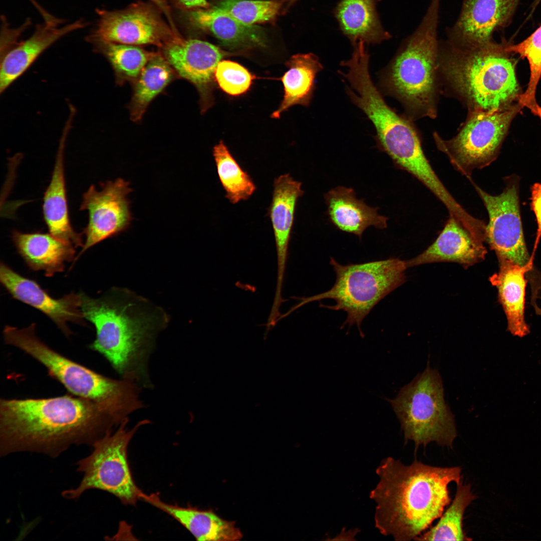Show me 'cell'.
Returning a JSON list of instances; mask_svg holds the SVG:
<instances>
[{
    "label": "cell",
    "mask_w": 541,
    "mask_h": 541,
    "mask_svg": "<svg viewBox=\"0 0 541 541\" xmlns=\"http://www.w3.org/2000/svg\"><path fill=\"white\" fill-rule=\"evenodd\" d=\"M116 425L99 405L73 394L0 400V453L57 457L73 445H93Z\"/></svg>",
    "instance_id": "obj_1"
},
{
    "label": "cell",
    "mask_w": 541,
    "mask_h": 541,
    "mask_svg": "<svg viewBox=\"0 0 541 541\" xmlns=\"http://www.w3.org/2000/svg\"><path fill=\"white\" fill-rule=\"evenodd\" d=\"M379 481L370 497L376 503L375 527L396 540H415L450 503L448 485L462 481L459 466L409 465L388 457L376 469Z\"/></svg>",
    "instance_id": "obj_2"
},
{
    "label": "cell",
    "mask_w": 541,
    "mask_h": 541,
    "mask_svg": "<svg viewBox=\"0 0 541 541\" xmlns=\"http://www.w3.org/2000/svg\"><path fill=\"white\" fill-rule=\"evenodd\" d=\"M118 293L96 299L79 293L83 317L96 329L89 347L103 355L122 378L149 387L148 362L158 330L156 312L140 309L138 303L124 301Z\"/></svg>",
    "instance_id": "obj_3"
},
{
    "label": "cell",
    "mask_w": 541,
    "mask_h": 541,
    "mask_svg": "<svg viewBox=\"0 0 541 541\" xmlns=\"http://www.w3.org/2000/svg\"><path fill=\"white\" fill-rule=\"evenodd\" d=\"M510 53L506 45L493 41L473 48L448 42L439 55V64L470 112L499 111L515 103L521 94Z\"/></svg>",
    "instance_id": "obj_4"
},
{
    "label": "cell",
    "mask_w": 541,
    "mask_h": 541,
    "mask_svg": "<svg viewBox=\"0 0 541 541\" xmlns=\"http://www.w3.org/2000/svg\"><path fill=\"white\" fill-rule=\"evenodd\" d=\"M3 338L6 344L21 350L43 365L49 375L71 394L99 405L117 425L144 407L138 384L105 376L62 355L37 336L35 323L21 329L6 326Z\"/></svg>",
    "instance_id": "obj_5"
},
{
    "label": "cell",
    "mask_w": 541,
    "mask_h": 541,
    "mask_svg": "<svg viewBox=\"0 0 541 541\" xmlns=\"http://www.w3.org/2000/svg\"><path fill=\"white\" fill-rule=\"evenodd\" d=\"M440 0H431L421 23L381 74L382 87L410 111L436 116L437 27Z\"/></svg>",
    "instance_id": "obj_6"
},
{
    "label": "cell",
    "mask_w": 541,
    "mask_h": 541,
    "mask_svg": "<svg viewBox=\"0 0 541 541\" xmlns=\"http://www.w3.org/2000/svg\"><path fill=\"white\" fill-rule=\"evenodd\" d=\"M330 264L336 277L333 286L324 293L298 298L299 302L282 315V318L310 302L332 299L336 302L335 305L320 307L345 312L347 318L341 328L346 325L349 328L356 325L363 337L362 321L375 306L404 283L405 272L408 268L407 261L389 258L343 265L331 257Z\"/></svg>",
    "instance_id": "obj_7"
},
{
    "label": "cell",
    "mask_w": 541,
    "mask_h": 541,
    "mask_svg": "<svg viewBox=\"0 0 541 541\" xmlns=\"http://www.w3.org/2000/svg\"><path fill=\"white\" fill-rule=\"evenodd\" d=\"M386 399L400 423L405 441H413L416 449L431 442L452 448L457 435L454 416L445 402L441 377L429 361L395 398Z\"/></svg>",
    "instance_id": "obj_8"
},
{
    "label": "cell",
    "mask_w": 541,
    "mask_h": 541,
    "mask_svg": "<svg viewBox=\"0 0 541 541\" xmlns=\"http://www.w3.org/2000/svg\"><path fill=\"white\" fill-rule=\"evenodd\" d=\"M129 419L125 420L114 433L109 432L97 441L92 453L78 462L82 479L76 487L64 491V497L76 499L88 490L96 489L113 494L125 504L135 505L140 499L143 492L131 475L127 448L138 428L150 421H140L131 429L126 428Z\"/></svg>",
    "instance_id": "obj_9"
},
{
    "label": "cell",
    "mask_w": 541,
    "mask_h": 541,
    "mask_svg": "<svg viewBox=\"0 0 541 541\" xmlns=\"http://www.w3.org/2000/svg\"><path fill=\"white\" fill-rule=\"evenodd\" d=\"M521 108L517 102L501 110L470 112L465 124L452 139L443 140L434 134L437 147L457 170L470 179L475 169H482L496 159L510 123Z\"/></svg>",
    "instance_id": "obj_10"
},
{
    "label": "cell",
    "mask_w": 541,
    "mask_h": 541,
    "mask_svg": "<svg viewBox=\"0 0 541 541\" xmlns=\"http://www.w3.org/2000/svg\"><path fill=\"white\" fill-rule=\"evenodd\" d=\"M499 195H490L475 184L474 187L484 203L489 217L485 240L498 258L509 260L531 270L532 260L527 250L519 210L518 180L516 177L506 180Z\"/></svg>",
    "instance_id": "obj_11"
},
{
    "label": "cell",
    "mask_w": 541,
    "mask_h": 541,
    "mask_svg": "<svg viewBox=\"0 0 541 541\" xmlns=\"http://www.w3.org/2000/svg\"><path fill=\"white\" fill-rule=\"evenodd\" d=\"M98 18L91 35L111 42L160 49L177 35L153 4L138 1L121 10L96 9Z\"/></svg>",
    "instance_id": "obj_12"
},
{
    "label": "cell",
    "mask_w": 541,
    "mask_h": 541,
    "mask_svg": "<svg viewBox=\"0 0 541 541\" xmlns=\"http://www.w3.org/2000/svg\"><path fill=\"white\" fill-rule=\"evenodd\" d=\"M101 190L91 185L83 194L80 210H87L88 222L82 249L75 261L90 247L128 228L132 219L128 198L129 183L119 178L101 184Z\"/></svg>",
    "instance_id": "obj_13"
},
{
    "label": "cell",
    "mask_w": 541,
    "mask_h": 541,
    "mask_svg": "<svg viewBox=\"0 0 541 541\" xmlns=\"http://www.w3.org/2000/svg\"><path fill=\"white\" fill-rule=\"evenodd\" d=\"M161 52L179 76L195 86L200 97L201 112H206L213 104L215 69L229 54L209 42L182 37L165 44Z\"/></svg>",
    "instance_id": "obj_14"
},
{
    "label": "cell",
    "mask_w": 541,
    "mask_h": 541,
    "mask_svg": "<svg viewBox=\"0 0 541 541\" xmlns=\"http://www.w3.org/2000/svg\"><path fill=\"white\" fill-rule=\"evenodd\" d=\"M519 0H463L460 15L447 31L448 43L473 48L492 40L494 31L506 24Z\"/></svg>",
    "instance_id": "obj_15"
},
{
    "label": "cell",
    "mask_w": 541,
    "mask_h": 541,
    "mask_svg": "<svg viewBox=\"0 0 541 541\" xmlns=\"http://www.w3.org/2000/svg\"><path fill=\"white\" fill-rule=\"evenodd\" d=\"M0 281L15 299L44 313L69 337L72 334L69 323L84 324L79 294L71 293L54 299L35 281L25 278L1 262Z\"/></svg>",
    "instance_id": "obj_16"
},
{
    "label": "cell",
    "mask_w": 541,
    "mask_h": 541,
    "mask_svg": "<svg viewBox=\"0 0 541 541\" xmlns=\"http://www.w3.org/2000/svg\"><path fill=\"white\" fill-rule=\"evenodd\" d=\"M60 20L53 18L36 26L28 39L17 43L1 58L0 92L21 76L37 58L56 41L88 23L82 20L58 28Z\"/></svg>",
    "instance_id": "obj_17"
},
{
    "label": "cell",
    "mask_w": 541,
    "mask_h": 541,
    "mask_svg": "<svg viewBox=\"0 0 541 541\" xmlns=\"http://www.w3.org/2000/svg\"><path fill=\"white\" fill-rule=\"evenodd\" d=\"M183 12L187 25L211 34L227 49L241 50L266 46V36L261 27L244 24L214 6Z\"/></svg>",
    "instance_id": "obj_18"
},
{
    "label": "cell",
    "mask_w": 541,
    "mask_h": 541,
    "mask_svg": "<svg viewBox=\"0 0 541 541\" xmlns=\"http://www.w3.org/2000/svg\"><path fill=\"white\" fill-rule=\"evenodd\" d=\"M301 183L290 175L279 176L274 181L269 209L277 255V280L274 300H283L282 287L285 274L291 233L298 199L303 194Z\"/></svg>",
    "instance_id": "obj_19"
},
{
    "label": "cell",
    "mask_w": 541,
    "mask_h": 541,
    "mask_svg": "<svg viewBox=\"0 0 541 541\" xmlns=\"http://www.w3.org/2000/svg\"><path fill=\"white\" fill-rule=\"evenodd\" d=\"M71 122L66 124L58 149L51 179L43 196L44 220L54 236L75 248L83 247L82 234L71 225L67 198L64 169V149Z\"/></svg>",
    "instance_id": "obj_20"
},
{
    "label": "cell",
    "mask_w": 541,
    "mask_h": 541,
    "mask_svg": "<svg viewBox=\"0 0 541 541\" xmlns=\"http://www.w3.org/2000/svg\"><path fill=\"white\" fill-rule=\"evenodd\" d=\"M483 244L477 242L455 219L449 216L435 241L422 253L407 261L408 267L424 263L452 261L469 266L483 259Z\"/></svg>",
    "instance_id": "obj_21"
},
{
    "label": "cell",
    "mask_w": 541,
    "mask_h": 541,
    "mask_svg": "<svg viewBox=\"0 0 541 541\" xmlns=\"http://www.w3.org/2000/svg\"><path fill=\"white\" fill-rule=\"evenodd\" d=\"M12 240L30 268L50 277L64 271L65 263L75 260V247L50 233H23L15 230Z\"/></svg>",
    "instance_id": "obj_22"
},
{
    "label": "cell",
    "mask_w": 541,
    "mask_h": 541,
    "mask_svg": "<svg viewBox=\"0 0 541 541\" xmlns=\"http://www.w3.org/2000/svg\"><path fill=\"white\" fill-rule=\"evenodd\" d=\"M140 498L173 517L197 540H239L243 536L235 527V521L221 518L211 509L170 504L154 493L147 495L142 492Z\"/></svg>",
    "instance_id": "obj_23"
},
{
    "label": "cell",
    "mask_w": 541,
    "mask_h": 541,
    "mask_svg": "<svg viewBox=\"0 0 541 541\" xmlns=\"http://www.w3.org/2000/svg\"><path fill=\"white\" fill-rule=\"evenodd\" d=\"M499 272L489 280L498 290L499 301L507 320L508 329L514 336L523 337L529 332L524 316L525 287V275L529 271L509 260L498 259Z\"/></svg>",
    "instance_id": "obj_24"
},
{
    "label": "cell",
    "mask_w": 541,
    "mask_h": 541,
    "mask_svg": "<svg viewBox=\"0 0 541 541\" xmlns=\"http://www.w3.org/2000/svg\"><path fill=\"white\" fill-rule=\"evenodd\" d=\"M381 0H340L334 15L342 33L353 46L359 41L377 44L391 36L383 27L377 12Z\"/></svg>",
    "instance_id": "obj_25"
},
{
    "label": "cell",
    "mask_w": 541,
    "mask_h": 541,
    "mask_svg": "<svg viewBox=\"0 0 541 541\" xmlns=\"http://www.w3.org/2000/svg\"><path fill=\"white\" fill-rule=\"evenodd\" d=\"M325 199L332 221L342 231L361 237L369 226L381 229L387 227V217L357 199L351 188L337 187L328 192Z\"/></svg>",
    "instance_id": "obj_26"
},
{
    "label": "cell",
    "mask_w": 541,
    "mask_h": 541,
    "mask_svg": "<svg viewBox=\"0 0 541 541\" xmlns=\"http://www.w3.org/2000/svg\"><path fill=\"white\" fill-rule=\"evenodd\" d=\"M286 66L288 70L281 78L284 86L283 99L271 114L273 119H279L294 105L308 107L316 88V77L323 69L318 57L313 53L293 55Z\"/></svg>",
    "instance_id": "obj_27"
},
{
    "label": "cell",
    "mask_w": 541,
    "mask_h": 541,
    "mask_svg": "<svg viewBox=\"0 0 541 541\" xmlns=\"http://www.w3.org/2000/svg\"><path fill=\"white\" fill-rule=\"evenodd\" d=\"M174 70L161 52L156 53L133 82L129 108L132 121L143 117L150 103L172 81Z\"/></svg>",
    "instance_id": "obj_28"
},
{
    "label": "cell",
    "mask_w": 541,
    "mask_h": 541,
    "mask_svg": "<svg viewBox=\"0 0 541 541\" xmlns=\"http://www.w3.org/2000/svg\"><path fill=\"white\" fill-rule=\"evenodd\" d=\"M86 40L95 51L103 55L109 61L114 71L116 82L119 85L127 81L134 82L156 53L137 46L106 41L91 34L86 37Z\"/></svg>",
    "instance_id": "obj_29"
},
{
    "label": "cell",
    "mask_w": 541,
    "mask_h": 541,
    "mask_svg": "<svg viewBox=\"0 0 541 541\" xmlns=\"http://www.w3.org/2000/svg\"><path fill=\"white\" fill-rule=\"evenodd\" d=\"M476 496L470 484H457L456 492L449 507L434 526L421 534L415 540H471L463 528L465 510Z\"/></svg>",
    "instance_id": "obj_30"
},
{
    "label": "cell",
    "mask_w": 541,
    "mask_h": 541,
    "mask_svg": "<svg viewBox=\"0 0 541 541\" xmlns=\"http://www.w3.org/2000/svg\"><path fill=\"white\" fill-rule=\"evenodd\" d=\"M213 156L219 179L228 200L236 204L249 198L255 190L256 186L222 140L214 146Z\"/></svg>",
    "instance_id": "obj_31"
},
{
    "label": "cell",
    "mask_w": 541,
    "mask_h": 541,
    "mask_svg": "<svg viewBox=\"0 0 541 541\" xmlns=\"http://www.w3.org/2000/svg\"><path fill=\"white\" fill-rule=\"evenodd\" d=\"M279 0H219L214 6L248 25L272 21L280 12Z\"/></svg>",
    "instance_id": "obj_32"
},
{
    "label": "cell",
    "mask_w": 541,
    "mask_h": 541,
    "mask_svg": "<svg viewBox=\"0 0 541 541\" xmlns=\"http://www.w3.org/2000/svg\"><path fill=\"white\" fill-rule=\"evenodd\" d=\"M506 50L510 53L518 54L527 60L530 68V77L527 89L521 96L526 102H534L537 86L541 77V26L520 43L506 45Z\"/></svg>",
    "instance_id": "obj_33"
},
{
    "label": "cell",
    "mask_w": 541,
    "mask_h": 541,
    "mask_svg": "<svg viewBox=\"0 0 541 541\" xmlns=\"http://www.w3.org/2000/svg\"><path fill=\"white\" fill-rule=\"evenodd\" d=\"M256 78L242 65L230 60L220 61L214 72L215 81L218 87L232 96H238L247 92Z\"/></svg>",
    "instance_id": "obj_34"
},
{
    "label": "cell",
    "mask_w": 541,
    "mask_h": 541,
    "mask_svg": "<svg viewBox=\"0 0 541 541\" xmlns=\"http://www.w3.org/2000/svg\"><path fill=\"white\" fill-rule=\"evenodd\" d=\"M530 200L531 209L535 214L537 225L533 248L534 253L541 237V183H535L532 185Z\"/></svg>",
    "instance_id": "obj_35"
},
{
    "label": "cell",
    "mask_w": 541,
    "mask_h": 541,
    "mask_svg": "<svg viewBox=\"0 0 541 541\" xmlns=\"http://www.w3.org/2000/svg\"><path fill=\"white\" fill-rule=\"evenodd\" d=\"M173 5L183 12L210 7L207 0H170Z\"/></svg>",
    "instance_id": "obj_36"
},
{
    "label": "cell",
    "mask_w": 541,
    "mask_h": 541,
    "mask_svg": "<svg viewBox=\"0 0 541 541\" xmlns=\"http://www.w3.org/2000/svg\"><path fill=\"white\" fill-rule=\"evenodd\" d=\"M152 4L155 5L162 12V13L165 15L168 23L173 32L178 36H180L179 32L178 31L175 24L174 23L173 16L172 15V11L171 7L169 4L168 0H150Z\"/></svg>",
    "instance_id": "obj_37"
},
{
    "label": "cell",
    "mask_w": 541,
    "mask_h": 541,
    "mask_svg": "<svg viewBox=\"0 0 541 541\" xmlns=\"http://www.w3.org/2000/svg\"><path fill=\"white\" fill-rule=\"evenodd\" d=\"M289 4H292L298 0H286Z\"/></svg>",
    "instance_id": "obj_38"
}]
</instances>
